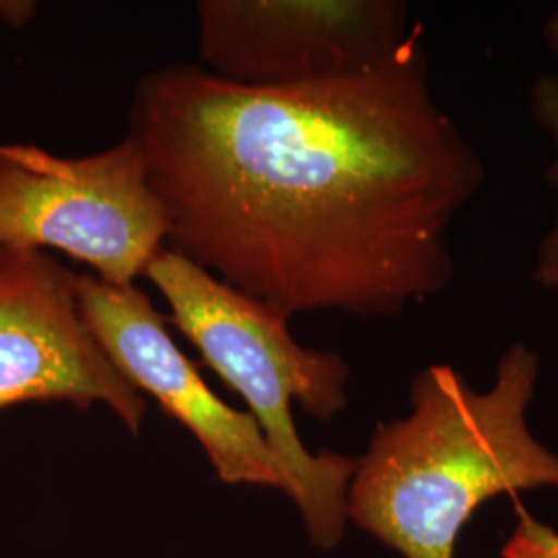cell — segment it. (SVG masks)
I'll return each instance as SVG.
<instances>
[{
	"mask_svg": "<svg viewBox=\"0 0 558 558\" xmlns=\"http://www.w3.org/2000/svg\"><path fill=\"white\" fill-rule=\"evenodd\" d=\"M27 401L106 405L140 437L147 399L83 319L77 274L46 251L0 248V410Z\"/></svg>",
	"mask_w": 558,
	"mask_h": 558,
	"instance_id": "obj_6",
	"label": "cell"
},
{
	"mask_svg": "<svg viewBox=\"0 0 558 558\" xmlns=\"http://www.w3.org/2000/svg\"><path fill=\"white\" fill-rule=\"evenodd\" d=\"M199 59L246 87L329 80L389 57L408 38L398 0H201Z\"/></svg>",
	"mask_w": 558,
	"mask_h": 558,
	"instance_id": "obj_5",
	"label": "cell"
},
{
	"mask_svg": "<svg viewBox=\"0 0 558 558\" xmlns=\"http://www.w3.org/2000/svg\"><path fill=\"white\" fill-rule=\"evenodd\" d=\"M77 299L108 359L140 393L156 399L197 439L221 482L283 493L278 461L259 424L209 389L143 290L135 283L112 286L96 276H77Z\"/></svg>",
	"mask_w": 558,
	"mask_h": 558,
	"instance_id": "obj_7",
	"label": "cell"
},
{
	"mask_svg": "<svg viewBox=\"0 0 558 558\" xmlns=\"http://www.w3.org/2000/svg\"><path fill=\"white\" fill-rule=\"evenodd\" d=\"M544 40L558 60V4L557 9L550 13V17L546 20V25H544Z\"/></svg>",
	"mask_w": 558,
	"mask_h": 558,
	"instance_id": "obj_11",
	"label": "cell"
},
{
	"mask_svg": "<svg viewBox=\"0 0 558 558\" xmlns=\"http://www.w3.org/2000/svg\"><path fill=\"white\" fill-rule=\"evenodd\" d=\"M500 558H558V532L518 509L515 527L505 539Z\"/></svg>",
	"mask_w": 558,
	"mask_h": 558,
	"instance_id": "obj_8",
	"label": "cell"
},
{
	"mask_svg": "<svg viewBox=\"0 0 558 558\" xmlns=\"http://www.w3.org/2000/svg\"><path fill=\"white\" fill-rule=\"evenodd\" d=\"M538 379V352L523 341L482 391L451 364L422 368L408 414L380 422L354 459L348 523L401 558H456L486 502L558 490V453L530 426Z\"/></svg>",
	"mask_w": 558,
	"mask_h": 558,
	"instance_id": "obj_2",
	"label": "cell"
},
{
	"mask_svg": "<svg viewBox=\"0 0 558 558\" xmlns=\"http://www.w3.org/2000/svg\"><path fill=\"white\" fill-rule=\"evenodd\" d=\"M166 240V211L129 135L81 158L0 143V248L60 251L101 281L129 286Z\"/></svg>",
	"mask_w": 558,
	"mask_h": 558,
	"instance_id": "obj_4",
	"label": "cell"
},
{
	"mask_svg": "<svg viewBox=\"0 0 558 558\" xmlns=\"http://www.w3.org/2000/svg\"><path fill=\"white\" fill-rule=\"evenodd\" d=\"M143 278L170 306L172 323L246 403L278 461L283 493L299 507L308 538L331 550L348 527L354 459L313 453L300 439L294 403L320 422L348 405L350 366L336 352L304 348L288 317L240 294L172 248H160Z\"/></svg>",
	"mask_w": 558,
	"mask_h": 558,
	"instance_id": "obj_3",
	"label": "cell"
},
{
	"mask_svg": "<svg viewBox=\"0 0 558 558\" xmlns=\"http://www.w3.org/2000/svg\"><path fill=\"white\" fill-rule=\"evenodd\" d=\"M126 119L172 251L288 319L396 317L442 294L451 228L486 180L433 94L420 23L329 80L246 87L166 66Z\"/></svg>",
	"mask_w": 558,
	"mask_h": 558,
	"instance_id": "obj_1",
	"label": "cell"
},
{
	"mask_svg": "<svg viewBox=\"0 0 558 558\" xmlns=\"http://www.w3.org/2000/svg\"><path fill=\"white\" fill-rule=\"evenodd\" d=\"M532 114L539 129L550 137L555 156L546 168L544 180L558 193V77L557 73H539L532 85Z\"/></svg>",
	"mask_w": 558,
	"mask_h": 558,
	"instance_id": "obj_9",
	"label": "cell"
},
{
	"mask_svg": "<svg viewBox=\"0 0 558 558\" xmlns=\"http://www.w3.org/2000/svg\"><path fill=\"white\" fill-rule=\"evenodd\" d=\"M532 278L544 290H558V211L553 226L539 240Z\"/></svg>",
	"mask_w": 558,
	"mask_h": 558,
	"instance_id": "obj_10",
	"label": "cell"
}]
</instances>
